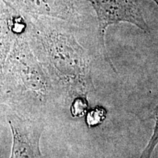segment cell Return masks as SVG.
Returning <instances> with one entry per match:
<instances>
[{
	"instance_id": "cell-9",
	"label": "cell",
	"mask_w": 158,
	"mask_h": 158,
	"mask_svg": "<svg viewBox=\"0 0 158 158\" xmlns=\"http://www.w3.org/2000/svg\"><path fill=\"white\" fill-rule=\"evenodd\" d=\"M89 109V103L85 96H78L73 99L70 106V114L73 118L84 117Z\"/></svg>"
},
{
	"instance_id": "cell-5",
	"label": "cell",
	"mask_w": 158,
	"mask_h": 158,
	"mask_svg": "<svg viewBox=\"0 0 158 158\" xmlns=\"http://www.w3.org/2000/svg\"><path fill=\"white\" fill-rule=\"evenodd\" d=\"M19 13L71 21L76 17V0H2Z\"/></svg>"
},
{
	"instance_id": "cell-6",
	"label": "cell",
	"mask_w": 158,
	"mask_h": 158,
	"mask_svg": "<svg viewBox=\"0 0 158 158\" xmlns=\"http://www.w3.org/2000/svg\"><path fill=\"white\" fill-rule=\"evenodd\" d=\"M15 10L0 0V81L7 56L17 36L13 31Z\"/></svg>"
},
{
	"instance_id": "cell-4",
	"label": "cell",
	"mask_w": 158,
	"mask_h": 158,
	"mask_svg": "<svg viewBox=\"0 0 158 158\" xmlns=\"http://www.w3.org/2000/svg\"><path fill=\"white\" fill-rule=\"evenodd\" d=\"M13 134L10 158H42L40 141L43 132L42 123L13 115L8 118Z\"/></svg>"
},
{
	"instance_id": "cell-8",
	"label": "cell",
	"mask_w": 158,
	"mask_h": 158,
	"mask_svg": "<svg viewBox=\"0 0 158 158\" xmlns=\"http://www.w3.org/2000/svg\"><path fill=\"white\" fill-rule=\"evenodd\" d=\"M154 119H155V126L153 128V133L147 146L142 151L141 155L138 158H152L154 152L158 145V104L154 110Z\"/></svg>"
},
{
	"instance_id": "cell-1",
	"label": "cell",
	"mask_w": 158,
	"mask_h": 158,
	"mask_svg": "<svg viewBox=\"0 0 158 158\" xmlns=\"http://www.w3.org/2000/svg\"><path fill=\"white\" fill-rule=\"evenodd\" d=\"M23 15L29 46L56 87L73 98L86 97L92 88L89 61L64 21Z\"/></svg>"
},
{
	"instance_id": "cell-10",
	"label": "cell",
	"mask_w": 158,
	"mask_h": 158,
	"mask_svg": "<svg viewBox=\"0 0 158 158\" xmlns=\"http://www.w3.org/2000/svg\"><path fill=\"white\" fill-rule=\"evenodd\" d=\"M153 1L155 2L156 4H157V5H158V0H153Z\"/></svg>"
},
{
	"instance_id": "cell-3",
	"label": "cell",
	"mask_w": 158,
	"mask_h": 158,
	"mask_svg": "<svg viewBox=\"0 0 158 158\" xmlns=\"http://www.w3.org/2000/svg\"><path fill=\"white\" fill-rule=\"evenodd\" d=\"M94 7L98 21L99 41L105 57L108 58L105 45L106 29L110 25L127 22L144 31H149L138 0H89Z\"/></svg>"
},
{
	"instance_id": "cell-7",
	"label": "cell",
	"mask_w": 158,
	"mask_h": 158,
	"mask_svg": "<svg viewBox=\"0 0 158 158\" xmlns=\"http://www.w3.org/2000/svg\"><path fill=\"white\" fill-rule=\"evenodd\" d=\"M108 111L103 106H97L89 108L85 115V123L89 128H94L100 126L107 118Z\"/></svg>"
},
{
	"instance_id": "cell-2",
	"label": "cell",
	"mask_w": 158,
	"mask_h": 158,
	"mask_svg": "<svg viewBox=\"0 0 158 158\" xmlns=\"http://www.w3.org/2000/svg\"><path fill=\"white\" fill-rule=\"evenodd\" d=\"M56 86L37 59L26 35L16 37L4 66L0 99L40 106L48 102Z\"/></svg>"
}]
</instances>
